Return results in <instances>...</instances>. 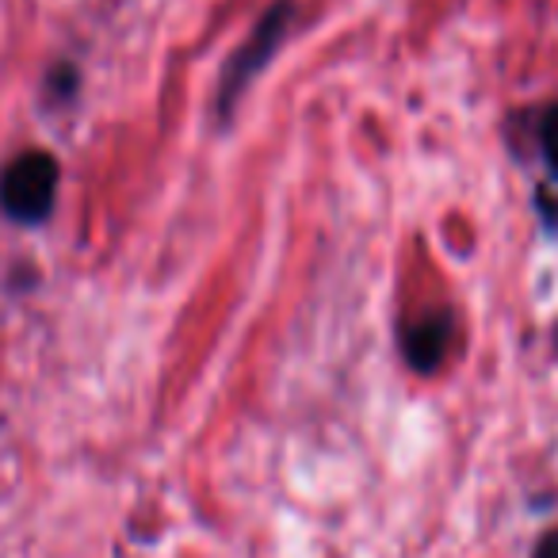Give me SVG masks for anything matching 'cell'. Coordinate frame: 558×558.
Masks as SVG:
<instances>
[{
    "mask_svg": "<svg viewBox=\"0 0 558 558\" xmlns=\"http://www.w3.org/2000/svg\"><path fill=\"white\" fill-rule=\"evenodd\" d=\"M448 337H451L448 318H428V322H421V326H413L410 337H405V356H410V364L417 367V372L440 367L444 352H448Z\"/></svg>",
    "mask_w": 558,
    "mask_h": 558,
    "instance_id": "3",
    "label": "cell"
},
{
    "mask_svg": "<svg viewBox=\"0 0 558 558\" xmlns=\"http://www.w3.org/2000/svg\"><path fill=\"white\" fill-rule=\"evenodd\" d=\"M58 195V161L43 149L20 154L0 172V207L24 226H39L54 210Z\"/></svg>",
    "mask_w": 558,
    "mask_h": 558,
    "instance_id": "2",
    "label": "cell"
},
{
    "mask_svg": "<svg viewBox=\"0 0 558 558\" xmlns=\"http://www.w3.org/2000/svg\"><path fill=\"white\" fill-rule=\"evenodd\" d=\"M291 20H295V4H291V0H276L260 16V24L253 27V35L241 43L238 54L226 62L222 81H218V111H222V116H230L233 104H238L241 93L248 88V81L276 58V50L283 47V39H288V32H291Z\"/></svg>",
    "mask_w": 558,
    "mask_h": 558,
    "instance_id": "1",
    "label": "cell"
},
{
    "mask_svg": "<svg viewBox=\"0 0 558 558\" xmlns=\"http://www.w3.org/2000/svg\"><path fill=\"white\" fill-rule=\"evenodd\" d=\"M539 146H543V161H547L550 177L558 180V104H555V108H547V116H543Z\"/></svg>",
    "mask_w": 558,
    "mask_h": 558,
    "instance_id": "4",
    "label": "cell"
},
{
    "mask_svg": "<svg viewBox=\"0 0 558 558\" xmlns=\"http://www.w3.org/2000/svg\"><path fill=\"white\" fill-rule=\"evenodd\" d=\"M535 558H558V532H550L547 539L535 547Z\"/></svg>",
    "mask_w": 558,
    "mask_h": 558,
    "instance_id": "5",
    "label": "cell"
}]
</instances>
